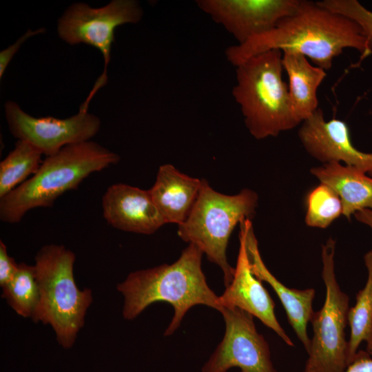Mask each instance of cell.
Segmentation results:
<instances>
[{
  "mask_svg": "<svg viewBox=\"0 0 372 372\" xmlns=\"http://www.w3.org/2000/svg\"><path fill=\"white\" fill-rule=\"evenodd\" d=\"M203 255L197 246L189 243L174 262L129 273L116 287L124 298V319H135L153 303H169L174 316L164 333L168 336L177 330L185 315L195 305L219 311L218 296L207 285L202 269Z\"/></svg>",
  "mask_w": 372,
  "mask_h": 372,
  "instance_id": "obj_2",
  "label": "cell"
},
{
  "mask_svg": "<svg viewBox=\"0 0 372 372\" xmlns=\"http://www.w3.org/2000/svg\"><path fill=\"white\" fill-rule=\"evenodd\" d=\"M13 258L8 254L5 243L0 240V286L1 287L8 283L14 277L18 269Z\"/></svg>",
  "mask_w": 372,
  "mask_h": 372,
  "instance_id": "obj_25",
  "label": "cell"
},
{
  "mask_svg": "<svg viewBox=\"0 0 372 372\" xmlns=\"http://www.w3.org/2000/svg\"><path fill=\"white\" fill-rule=\"evenodd\" d=\"M1 297L20 316L32 318L39 301L34 265L19 263L12 280L1 287Z\"/></svg>",
  "mask_w": 372,
  "mask_h": 372,
  "instance_id": "obj_21",
  "label": "cell"
},
{
  "mask_svg": "<svg viewBox=\"0 0 372 372\" xmlns=\"http://www.w3.org/2000/svg\"><path fill=\"white\" fill-rule=\"evenodd\" d=\"M119 160L116 153L92 141L63 147L46 156L34 175L0 198V220L17 223L33 209L52 207L59 196L76 189L90 174Z\"/></svg>",
  "mask_w": 372,
  "mask_h": 372,
  "instance_id": "obj_3",
  "label": "cell"
},
{
  "mask_svg": "<svg viewBox=\"0 0 372 372\" xmlns=\"http://www.w3.org/2000/svg\"><path fill=\"white\" fill-rule=\"evenodd\" d=\"M300 0H198L196 4L222 25L238 44L273 30L292 14Z\"/></svg>",
  "mask_w": 372,
  "mask_h": 372,
  "instance_id": "obj_11",
  "label": "cell"
},
{
  "mask_svg": "<svg viewBox=\"0 0 372 372\" xmlns=\"http://www.w3.org/2000/svg\"><path fill=\"white\" fill-rule=\"evenodd\" d=\"M306 205L305 223L311 227L325 229L343 213L338 195L322 183L308 193Z\"/></svg>",
  "mask_w": 372,
  "mask_h": 372,
  "instance_id": "obj_22",
  "label": "cell"
},
{
  "mask_svg": "<svg viewBox=\"0 0 372 372\" xmlns=\"http://www.w3.org/2000/svg\"><path fill=\"white\" fill-rule=\"evenodd\" d=\"M282 65L288 76L292 110L302 123L319 108L317 91L327 72L309 63L305 56L293 52H282Z\"/></svg>",
  "mask_w": 372,
  "mask_h": 372,
  "instance_id": "obj_18",
  "label": "cell"
},
{
  "mask_svg": "<svg viewBox=\"0 0 372 372\" xmlns=\"http://www.w3.org/2000/svg\"><path fill=\"white\" fill-rule=\"evenodd\" d=\"M282 52L274 49L236 66L232 94L249 133L256 139L276 136L301 123L291 107L282 78Z\"/></svg>",
  "mask_w": 372,
  "mask_h": 372,
  "instance_id": "obj_5",
  "label": "cell"
},
{
  "mask_svg": "<svg viewBox=\"0 0 372 372\" xmlns=\"http://www.w3.org/2000/svg\"><path fill=\"white\" fill-rule=\"evenodd\" d=\"M298 136L307 153L323 164L342 162L372 176V152L358 150L347 124L335 118L326 121L320 108L302 123Z\"/></svg>",
  "mask_w": 372,
  "mask_h": 372,
  "instance_id": "obj_12",
  "label": "cell"
},
{
  "mask_svg": "<svg viewBox=\"0 0 372 372\" xmlns=\"http://www.w3.org/2000/svg\"><path fill=\"white\" fill-rule=\"evenodd\" d=\"M225 324L224 336L201 372H278L271 360L270 347L256 329L254 316L237 307L219 310Z\"/></svg>",
  "mask_w": 372,
  "mask_h": 372,
  "instance_id": "obj_9",
  "label": "cell"
},
{
  "mask_svg": "<svg viewBox=\"0 0 372 372\" xmlns=\"http://www.w3.org/2000/svg\"><path fill=\"white\" fill-rule=\"evenodd\" d=\"M364 261L367 270V280L364 287L356 294L355 304L349 308L348 312L350 328L349 364L362 342L366 343V351L372 355V249L364 255Z\"/></svg>",
  "mask_w": 372,
  "mask_h": 372,
  "instance_id": "obj_19",
  "label": "cell"
},
{
  "mask_svg": "<svg viewBox=\"0 0 372 372\" xmlns=\"http://www.w3.org/2000/svg\"><path fill=\"white\" fill-rule=\"evenodd\" d=\"M4 112L12 135L29 143L46 156L67 145L91 141L101 125L100 118L87 111L79 110L65 118L34 117L12 101L5 103Z\"/></svg>",
  "mask_w": 372,
  "mask_h": 372,
  "instance_id": "obj_10",
  "label": "cell"
},
{
  "mask_svg": "<svg viewBox=\"0 0 372 372\" xmlns=\"http://www.w3.org/2000/svg\"><path fill=\"white\" fill-rule=\"evenodd\" d=\"M348 48L358 50L362 59L371 54L366 39L355 23L317 2L300 0L297 10L273 30L229 47L225 55L236 67L255 55L277 49L300 53L316 66L329 70L333 59Z\"/></svg>",
  "mask_w": 372,
  "mask_h": 372,
  "instance_id": "obj_1",
  "label": "cell"
},
{
  "mask_svg": "<svg viewBox=\"0 0 372 372\" xmlns=\"http://www.w3.org/2000/svg\"><path fill=\"white\" fill-rule=\"evenodd\" d=\"M46 32L43 27L36 30L28 29L14 43L0 52V79H1L14 56L28 39Z\"/></svg>",
  "mask_w": 372,
  "mask_h": 372,
  "instance_id": "obj_24",
  "label": "cell"
},
{
  "mask_svg": "<svg viewBox=\"0 0 372 372\" xmlns=\"http://www.w3.org/2000/svg\"><path fill=\"white\" fill-rule=\"evenodd\" d=\"M143 10L136 0H112L104 6L93 8L83 2L73 3L58 19L56 31L59 38L74 45L84 43L97 49L103 56L104 67L80 111H87L90 102L107 83V68L117 27L138 23Z\"/></svg>",
  "mask_w": 372,
  "mask_h": 372,
  "instance_id": "obj_8",
  "label": "cell"
},
{
  "mask_svg": "<svg viewBox=\"0 0 372 372\" xmlns=\"http://www.w3.org/2000/svg\"><path fill=\"white\" fill-rule=\"evenodd\" d=\"M239 242L233 280L218 296L220 307H237L249 313L273 331L288 346L293 347V341L276 318L273 299L262 281L251 271L244 239L240 234Z\"/></svg>",
  "mask_w": 372,
  "mask_h": 372,
  "instance_id": "obj_13",
  "label": "cell"
},
{
  "mask_svg": "<svg viewBox=\"0 0 372 372\" xmlns=\"http://www.w3.org/2000/svg\"><path fill=\"white\" fill-rule=\"evenodd\" d=\"M101 204L105 220L117 229L149 235L166 224L149 189L113 184L104 193Z\"/></svg>",
  "mask_w": 372,
  "mask_h": 372,
  "instance_id": "obj_15",
  "label": "cell"
},
{
  "mask_svg": "<svg viewBox=\"0 0 372 372\" xmlns=\"http://www.w3.org/2000/svg\"><path fill=\"white\" fill-rule=\"evenodd\" d=\"M258 196L244 189L235 195L214 190L202 179L201 187L186 220L178 225V235L185 242L195 245L207 259L223 271L225 287L233 280L234 268L229 264L227 248L237 224L253 217Z\"/></svg>",
  "mask_w": 372,
  "mask_h": 372,
  "instance_id": "obj_6",
  "label": "cell"
},
{
  "mask_svg": "<svg viewBox=\"0 0 372 372\" xmlns=\"http://www.w3.org/2000/svg\"><path fill=\"white\" fill-rule=\"evenodd\" d=\"M43 154L29 143L18 140L14 148L0 163V198H2L39 168Z\"/></svg>",
  "mask_w": 372,
  "mask_h": 372,
  "instance_id": "obj_20",
  "label": "cell"
},
{
  "mask_svg": "<svg viewBox=\"0 0 372 372\" xmlns=\"http://www.w3.org/2000/svg\"><path fill=\"white\" fill-rule=\"evenodd\" d=\"M76 256L62 245L43 246L34 257L39 301L32 320L50 325L59 344L72 348L93 301L89 288L80 289L74 277Z\"/></svg>",
  "mask_w": 372,
  "mask_h": 372,
  "instance_id": "obj_4",
  "label": "cell"
},
{
  "mask_svg": "<svg viewBox=\"0 0 372 372\" xmlns=\"http://www.w3.org/2000/svg\"><path fill=\"white\" fill-rule=\"evenodd\" d=\"M311 173L338 195L342 215L347 219L361 210L372 209V178L359 169L331 161L311 168Z\"/></svg>",
  "mask_w": 372,
  "mask_h": 372,
  "instance_id": "obj_17",
  "label": "cell"
},
{
  "mask_svg": "<svg viewBox=\"0 0 372 372\" xmlns=\"http://www.w3.org/2000/svg\"><path fill=\"white\" fill-rule=\"evenodd\" d=\"M335 241L329 238L322 247V278L326 296L322 308L314 311L310 322L313 336L302 372H344L349 365L348 324L349 298L338 282L334 256Z\"/></svg>",
  "mask_w": 372,
  "mask_h": 372,
  "instance_id": "obj_7",
  "label": "cell"
},
{
  "mask_svg": "<svg viewBox=\"0 0 372 372\" xmlns=\"http://www.w3.org/2000/svg\"><path fill=\"white\" fill-rule=\"evenodd\" d=\"M201 184L202 179L181 173L171 164L160 166L155 183L149 191L166 224L178 225L186 220Z\"/></svg>",
  "mask_w": 372,
  "mask_h": 372,
  "instance_id": "obj_16",
  "label": "cell"
},
{
  "mask_svg": "<svg viewBox=\"0 0 372 372\" xmlns=\"http://www.w3.org/2000/svg\"><path fill=\"white\" fill-rule=\"evenodd\" d=\"M98 372H103V371H98Z\"/></svg>",
  "mask_w": 372,
  "mask_h": 372,
  "instance_id": "obj_28",
  "label": "cell"
},
{
  "mask_svg": "<svg viewBox=\"0 0 372 372\" xmlns=\"http://www.w3.org/2000/svg\"><path fill=\"white\" fill-rule=\"evenodd\" d=\"M371 356L366 351L358 350L344 372H372Z\"/></svg>",
  "mask_w": 372,
  "mask_h": 372,
  "instance_id": "obj_26",
  "label": "cell"
},
{
  "mask_svg": "<svg viewBox=\"0 0 372 372\" xmlns=\"http://www.w3.org/2000/svg\"><path fill=\"white\" fill-rule=\"evenodd\" d=\"M320 6L342 15L355 23L360 28L372 54V12L357 0H323Z\"/></svg>",
  "mask_w": 372,
  "mask_h": 372,
  "instance_id": "obj_23",
  "label": "cell"
},
{
  "mask_svg": "<svg viewBox=\"0 0 372 372\" xmlns=\"http://www.w3.org/2000/svg\"><path fill=\"white\" fill-rule=\"evenodd\" d=\"M355 219L368 225L372 231V209L361 210L354 214Z\"/></svg>",
  "mask_w": 372,
  "mask_h": 372,
  "instance_id": "obj_27",
  "label": "cell"
},
{
  "mask_svg": "<svg viewBox=\"0 0 372 372\" xmlns=\"http://www.w3.org/2000/svg\"><path fill=\"white\" fill-rule=\"evenodd\" d=\"M239 234L244 239L251 271L257 278L267 282L273 289L284 307L291 327L308 353L311 338L308 335L307 324L314 313L315 289L287 287L271 273L261 258L250 219H245L240 223Z\"/></svg>",
  "mask_w": 372,
  "mask_h": 372,
  "instance_id": "obj_14",
  "label": "cell"
}]
</instances>
